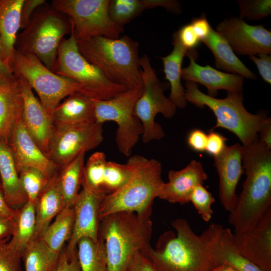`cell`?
I'll return each instance as SVG.
<instances>
[{"label":"cell","instance_id":"6da1fadb","mask_svg":"<svg viewBox=\"0 0 271 271\" xmlns=\"http://www.w3.org/2000/svg\"><path fill=\"white\" fill-rule=\"evenodd\" d=\"M242 160L246 179L228 219L235 234L253 228L271 208V150L258 138L242 146Z\"/></svg>","mask_w":271,"mask_h":271},{"label":"cell","instance_id":"7a4b0ae2","mask_svg":"<svg viewBox=\"0 0 271 271\" xmlns=\"http://www.w3.org/2000/svg\"><path fill=\"white\" fill-rule=\"evenodd\" d=\"M172 225L176 234L165 231L154 248L149 245L140 251L157 271H210L217 266L186 219L177 218Z\"/></svg>","mask_w":271,"mask_h":271},{"label":"cell","instance_id":"3957f363","mask_svg":"<svg viewBox=\"0 0 271 271\" xmlns=\"http://www.w3.org/2000/svg\"><path fill=\"white\" fill-rule=\"evenodd\" d=\"M150 216L120 211L101 219L98 239L104 247L108 271H126L133 256L150 245Z\"/></svg>","mask_w":271,"mask_h":271},{"label":"cell","instance_id":"277c9868","mask_svg":"<svg viewBox=\"0 0 271 271\" xmlns=\"http://www.w3.org/2000/svg\"><path fill=\"white\" fill-rule=\"evenodd\" d=\"M126 162L131 168V177L119 190L102 199L99 208L100 220L120 211L152 214L154 200L158 197L164 183L162 164L156 159L139 155L131 156Z\"/></svg>","mask_w":271,"mask_h":271},{"label":"cell","instance_id":"5b68a950","mask_svg":"<svg viewBox=\"0 0 271 271\" xmlns=\"http://www.w3.org/2000/svg\"><path fill=\"white\" fill-rule=\"evenodd\" d=\"M77 45L81 55L110 81L128 89L143 86L139 44L128 36L117 39L96 36L77 41Z\"/></svg>","mask_w":271,"mask_h":271},{"label":"cell","instance_id":"8992f818","mask_svg":"<svg viewBox=\"0 0 271 271\" xmlns=\"http://www.w3.org/2000/svg\"><path fill=\"white\" fill-rule=\"evenodd\" d=\"M71 32L67 16L45 2L33 13L23 31L18 34L15 49L35 55L53 72L59 47Z\"/></svg>","mask_w":271,"mask_h":271},{"label":"cell","instance_id":"52a82bcc","mask_svg":"<svg viewBox=\"0 0 271 271\" xmlns=\"http://www.w3.org/2000/svg\"><path fill=\"white\" fill-rule=\"evenodd\" d=\"M185 86L187 102L199 108L206 106L214 113L216 122L212 129L218 127L227 129L238 137L242 146L258 138V131L266 116L248 112L243 105L241 92H227L225 98L218 99L202 92L196 83L186 81Z\"/></svg>","mask_w":271,"mask_h":271},{"label":"cell","instance_id":"ba28073f","mask_svg":"<svg viewBox=\"0 0 271 271\" xmlns=\"http://www.w3.org/2000/svg\"><path fill=\"white\" fill-rule=\"evenodd\" d=\"M10 67L16 76L24 78L35 91L52 119L55 109L63 99L75 92L85 94L81 84L55 73L33 54L15 49Z\"/></svg>","mask_w":271,"mask_h":271},{"label":"cell","instance_id":"9c48e42d","mask_svg":"<svg viewBox=\"0 0 271 271\" xmlns=\"http://www.w3.org/2000/svg\"><path fill=\"white\" fill-rule=\"evenodd\" d=\"M53 72L79 83L85 94L95 100L110 99L128 89L109 80L98 67L81 55L72 31L59 47Z\"/></svg>","mask_w":271,"mask_h":271},{"label":"cell","instance_id":"30bf717a","mask_svg":"<svg viewBox=\"0 0 271 271\" xmlns=\"http://www.w3.org/2000/svg\"><path fill=\"white\" fill-rule=\"evenodd\" d=\"M143 91V86L127 89L108 100L94 99V118L103 124L113 121L117 125L115 142L119 151L130 155L143 134L142 124L134 113L135 104Z\"/></svg>","mask_w":271,"mask_h":271},{"label":"cell","instance_id":"8fae6325","mask_svg":"<svg viewBox=\"0 0 271 271\" xmlns=\"http://www.w3.org/2000/svg\"><path fill=\"white\" fill-rule=\"evenodd\" d=\"M110 0H53L51 5L69 18L77 41L102 36L117 39L123 28L109 14Z\"/></svg>","mask_w":271,"mask_h":271},{"label":"cell","instance_id":"7c38bea8","mask_svg":"<svg viewBox=\"0 0 271 271\" xmlns=\"http://www.w3.org/2000/svg\"><path fill=\"white\" fill-rule=\"evenodd\" d=\"M139 63L143 91L135 104L134 113L142 124V141L147 144L154 140H160L165 135L161 125L155 121L156 115L161 113L165 117L170 118L175 114L177 108L165 95L147 54L140 57Z\"/></svg>","mask_w":271,"mask_h":271},{"label":"cell","instance_id":"4fadbf2b","mask_svg":"<svg viewBox=\"0 0 271 271\" xmlns=\"http://www.w3.org/2000/svg\"><path fill=\"white\" fill-rule=\"evenodd\" d=\"M102 125L91 120L54 125L48 158L61 168L80 154L96 148L103 140Z\"/></svg>","mask_w":271,"mask_h":271},{"label":"cell","instance_id":"5bb4252c","mask_svg":"<svg viewBox=\"0 0 271 271\" xmlns=\"http://www.w3.org/2000/svg\"><path fill=\"white\" fill-rule=\"evenodd\" d=\"M216 31L238 55L271 54V32L262 25H250L240 18L231 17L220 22Z\"/></svg>","mask_w":271,"mask_h":271},{"label":"cell","instance_id":"9a60e30c","mask_svg":"<svg viewBox=\"0 0 271 271\" xmlns=\"http://www.w3.org/2000/svg\"><path fill=\"white\" fill-rule=\"evenodd\" d=\"M78 196L73 205L74 219L72 232L68 241L67 254L72 256L76 253L77 244L84 237L98 240L100 222L99 208L105 196L90 187L83 179Z\"/></svg>","mask_w":271,"mask_h":271},{"label":"cell","instance_id":"2e32d148","mask_svg":"<svg viewBox=\"0 0 271 271\" xmlns=\"http://www.w3.org/2000/svg\"><path fill=\"white\" fill-rule=\"evenodd\" d=\"M239 252L262 271H271V208L252 229L232 234Z\"/></svg>","mask_w":271,"mask_h":271},{"label":"cell","instance_id":"e0dca14e","mask_svg":"<svg viewBox=\"0 0 271 271\" xmlns=\"http://www.w3.org/2000/svg\"><path fill=\"white\" fill-rule=\"evenodd\" d=\"M228 228L213 223L199 235L204 247L216 266L228 264L238 271H262L238 251Z\"/></svg>","mask_w":271,"mask_h":271},{"label":"cell","instance_id":"ac0fdd59","mask_svg":"<svg viewBox=\"0 0 271 271\" xmlns=\"http://www.w3.org/2000/svg\"><path fill=\"white\" fill-rule=\"evenodd\" d=\"M20 81L23 98L22 119L28 131L42 151L48 157L54 124L33 89L22 77Z\"/></svg>","mask_w":271,"mask_h":271},{"label":"cell","instance_id":"d6986e66","mask_svg":"<svg viewBox=\"0 0 271 271\" xmlns=\"http://www.w3.org/2000/svg\"><path fill=\"white\" fill-rule=\"evenodd\" d=\"M19 172L28 168L36 169L50 179L59 168L42 151L25 127L20 117L17 121L9 144Z\"/></svg>","mask_w":271,"mask_h":271},{"label":"cell","instance_id":"ffe728a7","mask_svg":"<svg viewBox=\"0 0 271 271\" xmlns=\"http://www.w3.org/2000/svg\"><path fill=\"white\" fill-rule=\"evenodd\" d=\"M242 146H226L223 152L214 157L213 165L219 176V193L224 208L231 212L235 208L238 196L236 189L243 173Z\"/></svg>","mask_w":271,"mask_h":271},{"label":"cell","instance_id":"44dd1931","mask_svg":"<svg viewBox=\"0 0 271 271\" xmlns=\"http://www.w3.org/2000/svg\"><path fill=\"white\" fill-rule=\"evenodd\" d=\"M186 55L189 59V64L182 69V79L204 85L208 90V95L214 97L219 90L242 91L244 79L242 76L218 70L209 65H199L196 62L197 53L195 49L188 50Z\"/></svg>","mask_w":271,"mask_h":271},{"label":"cell","instance_id":"7402d4cb","mask_svg":"<svg viewBox=\"0 0 271 271\" xmlns=\"http://www.w3.org/2000/svg\"><path fill=\"white\" fill-rule=\"evenodd\" d=\"M208 179L202 163L192 160L183 169L170 170L169 181L164 183L158 198L172 203L184 205L189 202V197L197 186L203 185Z\"/></svg>","mask_w":271,"mask_h":271},{"label":"cell","instance_id":"603a6c76","mask_svg":"<svg viewBox=\"0 0 271 271\" xmlns=\"http://www.w3.org/2000/svg\"><path fill=\"white\" fill-rule=\"evenodd\" d=\"M0 180L5 199L13 209L22 207L28 201L22 188L11 149L0 141Z\"/></svg>","mask_w":271,"mask_h":271},{"label":"cell","instance_id":"cb8c5ba5","mask_svg":"<svg viewBox=\"0 0 271 271\" xmlns=\"http://www.w3.org/2000/svg\"><path fill=\"white\" fill-rule=\"evenodd\" d=\"M23 0H0V58L11 68Z\"/></svg>","mask_w":271,"mask_h":271},{"label":"cell","instance_id":"d4e9b609","mask_svg":"<svg viewBox=\"0 0 271 271\" xmlns=\"http://www.w3.org/2000/svg\"><path fill=\"white\" fill-rule=\"evenodd\" d=\"M57 173L49 179L35 203L36 225L33 240L40 237L52 220L65 207Z\"/></svg>","mask_w":271,"mask_h":271},{"label":"cell","instance_id":"484cf974","mask_svg":"<svg viewBox=\"0 0 271 271\" xmlns=\"http://www.w3.org/2000/svg\"><path fill=\"white\" fill-rule=\"evenodd\" d=\"M94 100L89 96L81 92L69 95L55 109L52 115L54 125L72 124L95 120Z\"/></svg>","mask_w":271,"mask_h":271},{"label":"cell","instance_id":"4316f807","mask_svg":"<svg viewBox=\"0 0 271 271\" xmlns=\"http://www.w3.org/2000/svg\"><path fill=\"white\" fill-rule=\"evenodd\" d=\"M201 42L213 54L216 68L244 78L256 79V74L239 59L227 41L212 28L208 36Z\"/></svg>","mask_w":271,"mask_h":271},{"label":"cell","instance_id":"83f0119b","mask_svg":"<svg viewBox=\"0 0 271 271\" xmlns=\"http://www.w3.org/2000/svg\"><path fill=\"white\" fill-rule=\"evenodd\" d=\"M23 98L20 81L0 87V141L9 145L14 128L22 117Z\"/></svg>","mask_w":271,"mask_h":271},{"label":"cell","instance_id":"f1b7e54d","mask_svg":"<svg viewBox=\"0 0 271 271\" xmlns=\"http://www.w3.org/2000/svg\"><path fill=\"white\" fill-rule=\"evenodd\" d=\"M172 51L166 56L160 57L162 60L165 78L170 84L169 99L177 107L184 108L187 105L185 88L181 83L182 64L188 51L173 36Z\"/></svg>","mask_w":271,"mask_h":271},{"label":"cell","instance_id":"f546056e","mask_svg":"<svg viewBox=\"0 0 271 271\" xmlns=\"http://www.w3.org/2000/svg\"><path fill=\"white\" fill-rule=\"evenodd\" d=\"M36 225L35 204L27 201L17 209L14 217V229L9 240L11 246L23 253L33 240Z\"/></svg>","mask_w":271,"mask_h":271},{"label":"cell","instance_id":"4dcf8cb0","mask_svg":"<svg viewBox=\"0 0 271 271\" xmlns=\"http://www.w3.org/2000/svg\"><path fill=\"white\" fill-rule=\"evenodd\" d=\"M74 219L73 207L65 206L41 234L40 238L53 252L59 254L72 232Z\"/></svg>","mask_w":271,"mask_h":271},{"label":"cell","instance_id":"1f68e13d","mask_svg":"<svg viewBox=\"0 0 271 271\" xmlns=\"http://www.w3.org/2000/svg\"><path fill=\"white\" fill-rule=\"evenodd\" d=\"M85 153L80 154L57 173L60 189L65 205L73 207L81 186Z\"/></svg>","mask_w":271,"mask_h":271},{"label":"cell","instance_id":"d6a6232c","mask_svg":"<svg viewBox=\"0 0 271 271\" xmlns=\"http://www.w3.org/2000/svg\"><path fill=\"white\" fill-rule=\"evenodd\" d=\"M59 254L52 251L40 238L34 239L22 253L25 270L54 271Z\"/></svg>","mask_w":271,"mask_h":271},{"label":"cell","instance_id":"836d02e7","mask_svg":"<svg viewBox=\"0 0 271 271\" xmlns=\"http://www.w3.org/2000/svg\"><path fill=\"white\" fill-rule=\"evenodd\" d=\"M77 255L80 271H108L102 241L84 237L77 244Z\"/></svg>","mask_w":271,"mask_h":271},{"label":"cell","instance_id":"e575fe53","mask_svg":"<svg viewBox=\"0 0 271 271\" xmlns=\"http://www.w3.org/2000/svg\"><path fill=\"white\" fill-rule=\"evenodd\" d=\"M132 174L130 165L113 161H107L102 172L99 191L104 196L112 194L128 181Z\"/></svg>","mask_w":271,"mask_h":271},{"label":"cell","instance_id":"d590c367","mask_svg":"<svg viewBox=\"0 0 271 271\" xmlns=\"http://www.w3.org/2000/svg\"><path fill=\"white\" fill-rule=\"evenodd\" d=\"M145 9L142 0H112L109 5V14L115 23L123 27Z\"/></svg>","mask_w":271,"mask_h":271},{"label":"cell","instance_id":"8d00e7d4","mask_svg":"<svg viewBox=\"0 0 271 271\" xmlns=\"http://www.w3.org/2000/svg\"><path fill=\"white\" fill-rule=\"evenodd\" d=\"M19 177L28 201L35 204L50 179L39 170L33 168L22 170L19 172Z\"/></svg>","mask_w":271,"mask_h":271},{"label":"cell","instance_id":"74e56055","mask_svg":"<svg viewBox=\"0 0 271 271\" xmlns=\"http://www.w3.org/2000/svg\"><path fill=\"white\" fill-rule=\"evenodd\" d=\"M239 18L259 20L271 14L270 0H238Z\"/></svg>","mask_w":271,"mask_h":271},{"label":"cell","instance_id":"f35d334b","mask_svg":"<svg viewBox=\"0 0 271 271\" xmlns=\"http://www.w3.org/2000/svg\"><path fill=\"white\" fill-rule=\"evenodd\" d=\"M215 201V199L211 193L203 185L195 187L189 197V202H192L205 222H209L212 218L213 211L211 205Z\"/></svg>","mask_w":271,"mask_h":271},{"label":"cell","instance_id":"ab89813d","mask_svg":"<svg viewBox=\"0 0 271 271\" xmlns=\"http://www.w3.org/2000/svg\"><path fill=\"white\" fill-rule=\"evenodd\" d=\"M22 253L13 248L9 241L0 242V271H22Z\"/></svg>","mask_w":271,"mask_h":271},{"label":"cell","instance_id":"60d3db41","mask_svg":"<svg viewBox=\"0 0 271 271\" xmlns=\"http://www.w3.org/2000/svg\"><path fill=\"white\" fill-rule=\"evenodd\" d=\"M173 36L188 51L194 50L201 42L190 24L183 26Z\"/></svg>","mask_w":271,"mask_h":271},{"label":"cell","instance_id":"b9f144b4","mask_svg":"<svg viewBox=\"0 0 271 271\" xmlns=\"http://www.w3.org/2000/svg\"><path fill=\"white\" fill-rule=\"evenodd\" d=\"M227 139L222 134L213 130L207 134L205 152L209 155L215 157L221 154L226 147Z\"/></svg>","mask_w":271,"mask_h":271},{"label":"cell","instance_id":"7bdbcfd3","mask_svg":"<svg viewBox=\"0 0 271 271\" xmlns=\"http://www.w3.org/2000/svg\"><path fill=\"white\" fill-rule=\"evenodd\" d=\"M249 56L248 58L256 65L262 79L268 84H271V56L266 53H259Z\"/></svg>","mask_w":271,"mask_h":271},{"label":"cell","instance_id":"ee69618b","mask_svg":"<svg viewBox=\"0 0 271 271\" xmlns=\"http://www.w3.org/2000/svg\"><path fill=\"white\" fill-rule=\"evenodd\" d=\"M207 134L202 130L194 129L191 130L187 138V143L193 151L202 153L205 152Z\"/></svg>","mask_w":271,"mask_h":271},{"label":"cell","instance_id":"f6af8a7d","mask_svg":"<svg viewBox=\"0 0 271 271\" xmlns=\"http://www.w3.org/2000/svg\"><path fill=\"white\" fill-rule=\"evenodd\" d=\"M45 2V0H23L20 11V29L26 27L35 10Z\"/></svg>","mask_w":271,"mask_h":271},{"label":"cell","instance_id":"bcb514c9","mask_svg":"<svg viewBox=\"0 0 271 271\" xmlns=\"http://www.w3.org/2000/svg\"><path fill=\"white\" fill-rule=\"evenodd\" d=\"M54 271H80L77 251L73 256H70L65 249L62 250Z\"/></svg>","mask_w":271,"mask_h":271},{"label":"cell","instance_id":"7dc6e473","mask_svg":"<svg viewBox=\"0 0 271 271\" xmlns=\"http://www.w3.org/2000/svg\"><path fill=\"white\" fill-rule=\"evenodd\" d=\"M126 271H157L150 261L141 252L136 253L129 261Z\"/></svg>","mask_w":271,"mask_h":271},{"label":"cell","instance_id":"c3c4849f","mask_svg":"<svg viewBox=\"0 0 271 271\" xmlns=\"http://www.w3.org/2000/svg\"><path fill=\"white\" fill-rule=\"evenodd\" d=\"M146 9L162 7L172 13H180L181 6L179 2L174 0H142Z\"/></svg>","mask_w":271,"mask_h":271},{"label":"cell","instance_id":"681fc988","mask_svg":"<svg viewBox=\"0 0 271 271\" xmlns=\"http://www.w3.org/2000/svg\"><path fill=\"white\" fill-rule=\"evenodd\" d=\"M190 24L201 41L208 36L212 28L205 14L192 19Z\"/></svg>","mask_w":271,"mask_h":271},{"label":"cell","instance_id":"f907efd6","mask_svg":"<svg viewBox=\"0 0 271 271\" xmlns=\"http://www.w3.org/2000/svg\"><path fill=\"white\" fill-rule=\"evenodd\" d=\"M18 82L19 78L14 75L12 69L0 58V87L11 86Z\"/></svg>","mask_w":271,"mask_h":271},{"label":"cell","instance_id":"816d5d0a","mask_svg":"<svg viewBox=\"0 0 271 271\" xmlns=\"http://www.w3.org/2000/svg\"><path fill=\"white\" fill-rule=\"evenodd\" d=\"M258 140L266 148L271 150V119L266 117L258 133Z\"/></svg>","mask_w":271,"mask_h":271},{"label":"cell","instance_id":"f5cc1de1","mask_svg":"<svg viewBox=\"0 0 271 271\" xmlns=\"http://www.w3.org/2000/svg\"><path fill=\"white\" fill-rule=\"evenodd\" d=\"M14 229V218H8L0 216V242L9 241Z\"/></svg>","mask_w":271,"mask_h":271},{"label":"cell","instance_id":"db71d44e","mask_svg":"<svg viewBox=\"0 0 271 271\" xmlns=\"http://www.w3.org/2000/svg\"><path fill=\"white\" fill-rule=\"evenodd\" d=\"M16 210L12 208L7 202L0 185V216L8 218H13Z\"/></svg>","mask_w":271,"mask_h":271},{"label":"cell","instance_id":"11a10c76","mask_svg":"<svg viewBox=\"0 0 271 271\" xmlns=\"http://www.w3.org/2000/svg\"><path fill=\"white\" fill-rule=\"evenodd\" d=\"M210 271H238L235 268H233L231 266L225 264V263H222L221 264L212 269H211Z\"/></svg>","mask_w":271,"mask_h":271}]
</instances>
